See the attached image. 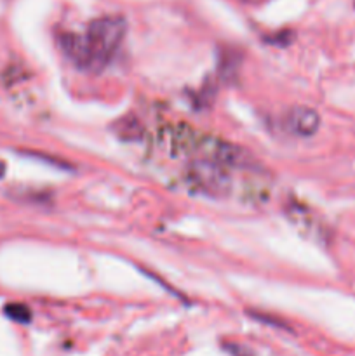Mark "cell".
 <instances>
[{
  "instance_id": "1",
  "label": "cell",
  "mask_w": 355,
  "mask_h": 356,
  "mask_svg": "<svg viewBox=\"0 0 355 356\" xmlns=\"http://www.w3.org/2000/svg\"><path fill=\"white\" fill-rule=\"evenodd\" d=\"M125 19L122 16H103L94 19L84 33L89 54V68L101 72L110 63L125 35Z\"/></svg>"
},
{
  "instance_id": "2",
  "label": "cell",
  "mask_w": 355,
  "mask_h": 356,
  "mask_svg": "<svg viewBox=\"0 0 355 356\" xmlns=\"http://www.w3.org/2000/svg\"><path fill=\"white\" fill-rule=\"evenodd\" d=\"M200 153V159L212 160L216 163H221L226 169L235 167V169H254L258 165L256 159L249 153V149L242 148L239 145L225 141L214 136L200 134L197 143V152Z\"/></svg>"
},
{
  "instance_id": "3",
  "label": "cell",
  "mask_w": 355,
  "mask_h": 356,
  "mask_svg": "<svg viewBox=\"0 0 355 356\" xmlns=\"http://www.w3.org/2000/svg\"><path fill=\"white\" fill-rule=\"evenodd\" d=\"M188 172H190V179L205 195L223 198L228 197L232 191V176L221 163H216L207 159H195L188 167Z\"/></svg>"
},
{
  "instance_id": "4",
  "label": "cell",
  "mask_w": 355,
  "mask_h": 356,
  "mask_svg": "<svg viewBox=\"0 0 355 356\" xmlns=\"http://www.w3.org/2000/svg\"><path fill=\"white\" fill-rule=\"evenodd\" d=\"M285 127L289 132L299 138H310L320 127V115L313 108L294 106L285 117Z\"/></svg>"
},
{
  "instance_id": "5",
  "label": "cell",
  "mask_w": 355,
  "mask_h": 356,
  "mask_svg": "<svg viewBox=\"0 0 355 356\" xmlns=\"http://www.w3.org/2000/svg\"><path fill=\"white\" fill-rule=\"evenodd\" d=\"M59 45H61L65 56L73 65L82 70L89 68V54H87V45L84 35L66 31V33L59 35Z\"/></svg>"
},
{
  "instance_id": "6",
  "label": "cell",
  "mask_w": 355,
  "mask_h": 356,
  "mask_svg": "<svg viewBox=\"0 0 355 356\" xmlns=\"http://www.w3.org/2000/svg\"><path fill=\"white\" fill-rule=\"evenodd\" d=\"M6 315L9 316L10 320L19 323H28L31 320V312L24 305H19V302H13V305L6 306Z\"/></svg>"
},
{
  "instance_id": "7",
  "label": "cell",
  "mask_w": 355,
  "mask_h": 356,
  "mask_svg": "<svg viewBox=\"0 0 355 356\" xmlns=\"http://www.w3.org/2000/svg\"><path fill=\"white\" fill-rule=\"evenodd\" d=\"M225 350L230 351V355L232 356H253L249 350H244V348H240L239 344H226Z\"/></svg>"
},
{
  "instance_id": "8",
  "label": "cell",
  "mask_w": 355,
  "mask_h": 356,
  "mask_svg": "<svg viewBox=\"0 0 355 356\" xmlns=\"http://www.w3.org/2000/svg\"><path fill=\"white\" fill-rule=\"evenodd\" d=\"M3 172H6V165H3V163L0 162V177L3 176Z\"/></svg>"
}]
</instances>
